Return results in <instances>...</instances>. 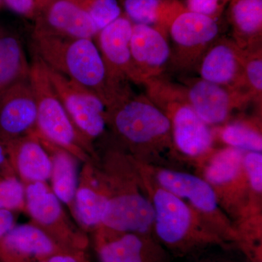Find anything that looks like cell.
<instances>
[{
  "label": "cell",
  "mask_w": 262,
  "mask_h": 262,
  "mask_svg": "<svg viewBox=\"0 0 262 262\" xmlns=\"http://www.w3.org/2000/svg\"><path fill=\"white\" fill-rule=\"evenodd\" d=\"M32 40L36 56L45 64L97 95L106 108L130 88L112 80L93 39L64 37L34 27Z\"/></svg>",
  "instance_id": "1"
},
{
  "label": "cell",
  "mask_w": 262,
  "mask_h": 262,
  "mask_svg": "<svg viewBox=\"0 0 262 262\" xmlns=\"http://www.w3.org/2000/svg\"><path fill=\"white\" fill-rule=\"evenodd\" d=\"M168 34L144 24H133L130 53L138 84L163 77L170 63Z\"/></svg>",
  "instance_id": "14"
},
{
  "label": "cell",
  "mask_w": 262,
  "mask_h": 262,
  "mask_svg": "<svg viewBox=\"0 0 262 262\" xmlns=\"http://www.w3.org/2000/svg\"><path fill=\"white\" fill-rule=\"evenodd\" d=\"M92 18L99 30L123 14L119 0H70Z\"/></svg>",
  "instance_id": "28"
},
{
  "label": "cell",
  "mask_w": 262,
  "mask_h": 262,
  "mask_svg": "<svg viewBox=\"0 0 262 262\" xmlns=\"http://www.w3.org/2000/svg\"><path fill=\"white\" fill-rule=\"evenodd\" d=\"M108 200V196L94 188H77L73 203L79 222L87 227L101 225Z\"/></svg>",
  "instance_id": "26"
},
{
  "label": "cell",
  "mask_w": 262,
  "mask_h": 262,
  "mask_svg": "<svg viewBox=\"0 0 262 262\" xmlns=\"http://www.w3.org/2000/svg\"><path fill=\"white\" fill-rule=\"evenodd\" d=\"M98 250L101 262H162L163 254L151 234L118 233Z\"/></svg>",
  "instance_id": "18"
},
{
  "label": "cell",
  "mask_w": 262,
  "mask_h": 262,
  "mask_svg": "<svg viewBox=\"0 0 262 262\" xmlns=\"http://www.w3.org/2000/svg\"><path fill=\"white\" fill-rule=\"evenodd\" d=\"M46 262H77L75 258L68 255H55L51 256Z\"/></svg>",
  "instance_id": "35"
},
{
  "label": "cell",
  "mask_w": 262,
  "mask_h": 262,
  "mask_svg": "<svg viewBox=\"0 0 262 262\" xmlns=\"http://www.w3.org/2000/svg\"><path fill=\"white\" fill-rule=\"evenodd\" d=\"M227 10L234 42L243 51L262 47V0H230Z\"/></svg>",
  "instance_id": "19"
},
{
  "label": "cell",
  "mask_w": 262,
  "mask_h": 262,
  "mask_svg": "<svg viewBox=\"0 0 262 262\" xmlns=\"http://www.w3.org/2000/svg\"><path fill=\"white\" fill-rule=\"evenodd\" d=\"M43 141L54 151L51 158L52 172L50 179H51L53 192L61 203L72 204L78 188L75 160L69 151Z\"/></svg>",
  "instance_id": "24"
},
{
  "label": "cell",
  "mask_w": 262,
  "mask_h": 262,
  "mask_svg": "<svg viewBox=\"0 0 262 262\" xmlns=\"http://www.w3.org/2000/svg\"><path fill=\"white\" fill-rule=\"evenodd\" d=\"M133 24L123 13L101 29L95 38L108 75L120 84H137L130 53Z\"/></svg>",
  "instance_id": "15"
},
{
  "label": "cell",
  "mask_w": 262,
  "mask_h": 262,
  "mask_svg": "<svg viewBox=\"0 0 262 262\" xmlns=\"http://www.w3.org/2000/svg\"><path fill=\"white\" fill-rule=\"evenodd\" d=\"M29 82L37 101V136L71 154L82 155L89 150L91 142L72 122L52 85L46 66L37 56L31 63Z\"/></svg>",
  "instance_id": "5"
},
{
  "label": "cell",
  "mask_w": 262,
  "mask_h": 262,
  "mask_svg": "<svg viewBox=\"0 0 262 262\" xmlns=\"http://www.w3.org/2000/svg\"><path fill=\"white\" fill-rule=\"evenodd\" d=\"M137 163L141 184L155 212L153 232L170 249L186 251L205 245L220 244L223 239L183 200L160 187L144 165Z\"/></svg>",
  "instance_id": "3"
},
{
  "label": "cell",
  "mask_w": 262,
  "mask_h": 262,
  "mask_svg": "<svg viewBox=\"0 0 262 262\" xmlns=\"http://www.w3.org/2000/svg\"><path fill=\"white\" fill-rule=\"evenodd\" d=\"M2 4H3V0H0V7H1Z\"/></svg>",
  "instance_id": "36"
},
{
  "label": "cell",
  "mask_w": 262,
  "mask_h": 262,
  "mask_svg": "<svg viewBox=\"0 0 262 262\" xmlns=\"http://www.w3.org/2000/svg\"><path fill=\"white\" fill-rule=\"evenodd\" d=\"M30 70L20 38L0 27V94L13 84L29 80Z\"/></svg>",
  "instance_id": "21"
},
{
  "label": "cell",
  "mask_w": 262,
  "mask_h": 262,
  "mask_svg": "<svg viewBox=\"0 0 262 262\" xmlns=\"http://www.w3.org/2000/svg\"><path fill=\"white\" fill-rule=\"evenodd\" d=\"M9 163L6 146L0 139V174H9Z\"/></svg>",
  "instance_id": "34"
},
{
  "label": "cell",
  "mask_w": 262,
  "mask_h": 262,
  "mask_svg": "<svg viewBox=\"0 0 262 262\" xmlns=\"http://www.w3.org/2000/svg\"><path fill=\"white\" fill-rule=\"evenodd\" d=\"M45 66L53 89L77 128L90 142L101 137L108 126L107 108L102 100L90 90Z\"/></svg>",
  "instance_id": "9"
},
{
  "label": "cell",
  "mask_w": 262,
  "mask_h": 262,
  "mask_svg": "<svg viewBox=\"0 0 262 262\" xmlns=\"http://www.w3.org/2000/svg\"><path fill=\"white\" fill-rule=\"evenodd\" d=\"M39 262H46V261H39Z\"/></svg>",
  "instance_id": "37"
},
{
  "label": "cell",
  "mask_w": 262,
  "mask_h": 262,
  "mask_svg": "<svg viewBox=\"0 0 262 262\" xmlns=\"http://www.w3.org/2000/svg\"><path fill=\"white\" fill-rule=\"evenodd\" d=\"M215 139L227 146L246 151L262 152L261 122L255 119H238L226 122L213 130Z\"/></svg>",
  "instance_id": "25"
},
{
  "label": "cell",
  "mask_w": 262,
  "mask_h": 262,
  "mask_svg": "<svg viewBox=\"0 0 262 262\" xmlns=\"http://www.w3.org/2000/svg\"><path fill=\"white\" fill-rule=\"evenodd\" d=\"M244 63V51L233 39L220 37L202 56L195 70L203 80L234 91L247 92Z\"/></svg>",
  "instance_id": "13"
},
{
  "label": "cell",
  "mask_w": 262,
  "mask_h": 262,
  "mask_svg": "<svg viewBox=\"0 0 262 262\" xmlns=\"http://www.w3.org/2000/svg\"><path fill=\"white\" fill-rule=\"evenodd\" d=\"M230 0H186V8L190 11L220 20Z\"/></svg>",
  "instance_id": "31"
},
{
  "label": "cell",
  "mask_w": 262,
  "mask_h": 262,
  "mask_svg": "<svg viewBox=\"0 0 262 262\" xmlns=\"http://www.w3.org/2000/svg\"><path fill=\"white\" fill-rule=\"evenodd\" d=\"M10 254L46 256L54 253V242L42 229L32 225H15L0 241Z\"/></svg>",
  "instance_id": "22"
},
{
  "label": "cell",
  "mask_w": 262,
  "mask_h": 262,
  "mask_svg": "<svg viewBox=\"0 0 262 262\" xmlns=\"http://www.w3.org/2000/svg\"><path fill=\"white\" fill-rule=\"evenodd\" d=\"M170 63L177 70L190 72L208 48L220 37L219 20L186 9L170 24Z\"/></svg>",
  "instance_id": "8"
},
{
  "label": "cell",
  "mask_w": 262,
  "mask_h": 262,
  "mask_svg": "<svg viewBox=\"0 0 262 262\" xmlns=\"http://www.w3.org/2000/svg\"><path fill=\"white\" fill-rule=\"evenodd\" d=\"M143 85L146 96L170 120L175 151L189 159L204 161L214 150V134L188 103L181 84L160 77Z\"/></svg>",
  "instance_id": "4"
},
{
  "label": "cell",
  "mask_w": 262,
  "mask_h": 262,
  "mask_svg": "<svg viewBox=\"0 0 262 262\" xmlns=\"http://www.w3.org/2000/svg\"><path fill=\"white\" fill-rule=\"evenodd\" d=\"M25 204V188L10 174H0V209H21Z\"/></svg>",
  "instance_id": "29"
},
{
  "label": "cell",
  "mask_w": 262,
  "mask_h": 262,
  "mask_svg": "<svg viewBox=\"0 0 262 262\" xmlns=\"http://www.w3.org/2000/svg\"><path fill=\"white\" fill-rule=\"evenodd\" d=\"M37 105L29 79L0 94V139L15 140L37 133Z\"/></svg>",
  "instance_id": "12"
},
{
  "label": "cell",
  "mask_w": 262,
  "mask_h": 262,
  "mask_svg": "<svg viewBox=\"0 0 262 262\" xmlns=\"http://www.w3.org/2000/svg\"><path fill=\"white\" fill-rule=\"evenodd\" d=\"M154 221V208L146 191L128 189L108 196L101 225L115 233L151 234Z\"/></svg>",
  "instance_id": "11"
},
{
  "label": "cell",
  "mask_w": 262,
  "mask_h": 262,
  "mask_svg": "<svg viewBox=\"0 0 262 262\" xmlns=\"http://www.w3.org/2000/svg\"><path fill=\"white\" fill-rule=\"evenodd\" d=\"M34 27L58 35L94 39L99 29L84 10L70 0H46Z\"/></svg>",
  "instance_id": "16"
},
{
  "label": "cell",
  "mask_w": 262,
  "mask_h": 262,
  "mask_svg": "<svg viewBox=\"0 0 262 262\" xmlns=\"http://www.w3.org/2000/svg\"><path fill=\"white\" fill-rule=\"evenodd\" d=\"M4 143L10 163L23 180L46 182L51 179L52 159L37 133Z\"/></svg>",
  "instance_id": "17"
},
{
  "label": "cell",
  "mask_w": 262,
  "mask_h": 262,
  "mask_svg": "<svg viewBox=\"0 0 262 262\" xmlns=\"http://www.w3.org/2000/svg\"><path fill=\"white\" fill-rule=\"evenodd\" d=\"M46 0H3L13 13L34 20Z\"/></svg>",
  "instance_id": "32"
},
{
  "label": "cell",
  "mask_w": 262,
  "mask_h": 262,
  "mask_svg": "<svg viewBox=\"0 0 262 262\" xmlns=\"http://www.w3.org/2000/svg\"><path fill=\"white\" fill-rule=\"evenodd\" d=\"M124 15L134 24L159 29L168 35L170 24L187 9L179 0H119Z\"/></svg>",
  "instance_id": "20"
},
{
  "label": "cell",
  "mask_w": 262,
  "mask_h": 262,
  "mask_svg": "<svg viewBox=\"0 0 262 262\" xmlns=\"http://www.w3.org/2000/svg\"><path fill=\"white\" fill-rule=\"evenodd\" d=\"M107 124L141 163L175 151L170 120L146 94L125 91L108 106Z\"/></svg>",
  "instance_id": "2"
},
{
  "label": "cell",
  "mask_w": 262,
  "mask_h": 262,
  "mask_svg": "<svg viewBox=\"0 0 262 262\" xmlns=\"http://www.w3.org/2000/svg\"><path fill=\"white\" fill-rule=\"evenodd\" d=\"M246 151L227 146L213 150L203 163V178L213 188L222 209L241 220L256 214L244 170Z\"/></svg>",
  "instance_id": "7"
},
{
  "label": "cell",
  "mask_w": 262,
  "mask_h": 262,
  "mask_svg": "<svg viewBox=\"0 0 262 262\" xmlns=\"http://www.w3.org/2000/svg\"><path fill=\"white\" fill-rule=\"evenodd\" d=\"M181 86L188 103L210 127L224 125L236 110L253 102L247 92L227 89L201 77L183 80Z\"/></svg>",
  "instance_id": "10"
},
{
  "label": "cell",
  "mask_w": 262,
  "mask_h": 262,
  "mask_svg": "<svg viewBox=\"0 0 262 262\" xmlns=\"http://www.w3.org/2000/svg\"><path fill=\"white\" fill-rule=\"evenodd\" d=\"M141 163L160 187L187 203L222 239L239 241L236 227L225 215L213 188L203 177Z\"/></svg>",
  "instance_id": "6"
},
{
  "label": "cell",
  "mask_w": 262,
  "mask_h": 262,
  "mask_svg": "<svg viewBox=\"0 0 262 262\" xmlns=\"http://www.w3.org/2000/svg\"><path fill=\"white\" fill-rule=\"evenodd\" d=\"M244 51V79L246 91L253 102L261 106L262 47Z\"/></svg>",
  "instance_id": "27"
},
{
  "label": "cell",
  "mask_w": 262,
  "mask_h": 262,
  "mask_svg": "<svg viewBox=\"0 0 262 262\" xmlns=\"http://www.w3.org/2000/svg\"><path fill=\"white\" fill-rule=\"evenodd\" d=\"M244 165L253 203L257 202L259 204L262 194V152H246Z\"/></svg>",
  "instance_id": "30"
},
{
  "label": "cell",
  "mask_w": 262,
  "mask_h": 262,
  "mask_svg": "<svg viewBox=\"0 0 262 262\" xmlns=\"http://www.w3.org/2000/svg\"><path fill=\"white\" fill-rule=\"evenodd\" d=\"M25 204L33 220L43 227H53L61 220V201L46 182L29 183L25 188Z\"/></svg>",
  "instance_id": "23"
},
{
  "label": "cell",
  "mask_w": 262,
  "mask_h": 262,
  "mask_svg": "<svg viewBox=\"0 0 262 262\" xmlns=\"http://www.w3.org/2000/svg\"><path fill=\"white\" fill-rule=\"evenodd\" d=\"M15 221L13 211L0 209V241L14 227Z\"/></svg>",
  "instance_id": "33"
}]
</instances>
